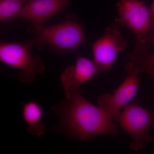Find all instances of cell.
Returning <instances> with one entry per match:
<instances>
[{"instance_id": "cell-1", "label": "cell", "mask_w": 154, "mask_h": 154, "mask_svg": "<svg viewBox=\"0 0 154 154\" xmlns=\"http://www.w3.org/2000/svg\"><path fill=\"white\" fill-rule=\"evenodd\" d=\"M66 101L61 116L65 128L71 134L82 140L103 135H118L113 119L99 106L84 98L79 89L73 91Z\"/></svg>"}, {"instance_id": "cell-2", "label": "cell", "mask_w": 154, "mask_h": 154, "mask_svg": "<svg viewBox=\"0 0 154 154\" xmlns=\"http://www.w3.org/2000/svg\"><path fill=\"white\" fill-rule=\"evenodd\" d=\"M28 29L34 35L33 39L39 50L47 46L51 52L60 55L76 49L85 39L82 25L74 17L57 25L39 28L30 26Z\"/></svg>"}, {"instance_id": "cell-3", "label": "cell", "mask_w": 154, "mask_h": 154, "mask_svg": "<svg viewBox=\"0 0 154 154\" xmlns=\"http://www.w3.org/2000/svg\"><path fill=\"white\" fill-rule=\"evenodd\" d=\"M35 45L33 39L25 42L2 41L0 44V60L8 66L20 70L18 77L23 83L32 82L37 75L45 70L41 58L31 53V48Z\"/></svg>"}, {"instance_id": "cell-4", "label": "cell", "mask_w": 154, "mask_h": 154, "mask_svg": "<svg viewBox=\"0 0 154 154\" xmlns=\"http://www.w3.org/2000/svg\"><path fill=\"white\" fill-rule=\"evenodd\" d=\"M118 18L116 25L129 28L136 38L134 48H149L147 42L150 25V8L140 0H119L116 4Z\"/></svg>"}, {"instance_id": "cell-5", "label": "cell", "mask_w": 154, "mask_h": 154, "mask_svg": "<svg viewBox=\"0 0 154 154\" xmlns=\"http://www.w3.org/2000/svg\"><path fill=\"white\" fill-rule=\"evenodd\" d=\"M153 112L136 103L129 104L122 111L118 122L122 129L131 137L130 148L133 150L142 149L152 141L149 131L153 124Z\"/></svg>"}, {"instance_id": "cell-6", "label": "cell", "mask_w": 154, "mask_h": 154, "mask_svg": "<svg viewBox=\"0 0 154 154\" xmlns=\"http://www.w3.org/2000/svg\"><path fill=\"white\" fill-rule=\"evenodd\" d=\"M125 69L127 76L119 87L112 94L101 95L98 101L99 107L117 122L122 110L136 96L139 88V69L128 62Z\"/></svg>"}, {"instance_id": "cell-7", "label": "cell", "mask_w": 154, "mask_h": 154, "mask_svg": "<svg viewBox=\"0 0 154 154\" xmlns=\"http://www.w3.org/2000/svg\"><path fill=\"white\" fill-rule=\"evenodd\" d=\"M127 47L126 40L117 25H110L105 29L104 34L91 45L94 60L102 72H108L119 54Z\"/></svg>"}, {"instance_id": "cell-8", "label": "cell", "mask_w": 154, "mask_h": 154, "mask_svg": "<svg viewBox=\"0 0 154 154\" xmlns=\"http://www.w3.org/2000/svg\"><path fill=\"white\" fill-rule=\"evenodd\" d=\"M70 5V0H28L16 19L29 22L32 28H42L50 18Z\"/></svg>"}, {"instance_id": "cell-9", "label": "cell", "mask_w": 154, "mask_h": 154, "mask_svg": "<svg viewBox=\"0 0 154 154\" xmlns=\"http://www.w3.org/2000/svg\"><path fill=\"white\" fill-rule=\"evenodd\" d=\"M101 69L93 60L78 56L74 65L66 68L61 74L60 79L66 98L83 83L102 73Z\"/></svg>"}, {"instance_id": "cell-10", "label": "cell", "mask_w": 154, "mask_h": 154, "mask_svg": "<svg viewBox=\"0 0 154 154\" xmlns=\"http://www.w3.org/2000/svg\"><path fill=\"white\" fill-rule=\"evenodd\" d=\"M44 116V111L37 102L30 101L23 105L22 118L27 125V131L30 134L40 137L44 133L45 127L42 122Z\"/></svg>"}, {"instance_id": "cell-11", "label": "cell", "mask_w": 154, "mask_h": 154, "mask_svg": "<svg viewBox=\"0 0 154 154\" xmlns=\"http://www.w3.org/2000/svg\"><path fill=\"white\" fill-rule=\"evenodd\" d=\"M26 0H0V21L8 23L16 16L25 5Z\"/></svg>"}, {"instance_id": "cell-12", "label": "cell", "mask_w": 154, "mask_h": 154, "mask_svg": "<svg viewBox=\"0 0 154 154\" xmlns=\"http://www.w3.org/2000/svg\"><path fill=\"white\" fill-rule=\"evenodd\" d=\"M128 62L137 67L140 73H145L147 69L154 67V54L147 51L134 50L128 56Z\"/></svg>"}, {"instance_id": "cell-13", "label": "cell", "mask_w": 154, "mask_h": 154, "mask_svg": "<svg viewBox=\"0 0 154 154\" xmlns=\"http://www.w3.org/2000/svg\"><path fill=\"white\" fill-rule=\"evenodd\" d=\"M147 42L149 45L154 44V15L151 17L150 25L148 33Z\"/></svg>"}, {"instance_id": "cell-14", "label": "cell", "mask_w": 154, "mask_h": 154, "mask_svg": "<svg viewBox=\"0 0 154 154\" xmlns=\"http://www.w3.org/2000/svg\"><path fill=\"white\" fill-rule=\"evenodd\" d=\"M145 73L150 75L154 79V67L149 68L147 69ZM153 113L154 114V111H153Z\"/></svg>"}]
</instances>
